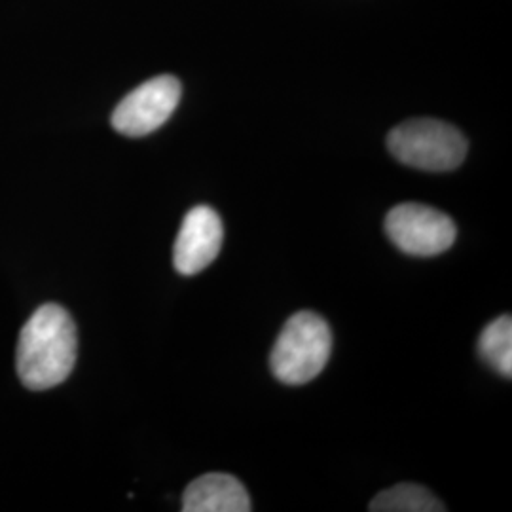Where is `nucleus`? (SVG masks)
Returning a JSON list of instances; mask_svg holds the SVG:
<instances>
[{"label":"nucleus","mask_w":512,"mask_h":512,"mask_svg":"<svg viewBox=\"0 0 512 512\" xmlns=\"http://www.w3.org/2000/svg\"><path fill=\"white\" fill-rule=\"evenodd\" d=\"M78 338L71 313L57 306H40L19 332L16 368L19 380L31 391L63 384L76 363Z\"/></svg>","instance_id":"nucleus-1"},{"label":"nucleus","mask_w":512,"mask_h":512,"mask_svg":"<svg viewBox=\"0 0 512 512\" xmlns=\"http://www.w3.org/2000/svg\"><path fill=\"white\" fill-rule=\"evenodd\" d=\"M330 351L332 332L327 321L313 311H298L281 330L270 366L281 384H308L323 372Z\"/></svg>","instance_id":"nucleus-2"},{"label":"nucleus","mask_w":512,"mask_h":512,"mask_svg":"<svg viewBox=\"0 0 512 512\" xmlns=\"http://www.w3.org/2000/svg\"><path fill=\"white\" fill-rule=\"evenodd\" d=\"M387 147L401 164L421 171H452L469 150L459 129L433 118L408 120L391 129Z\"/></svg>","instance_id":"nucleus-3"},{"label":"nucleus","mask_w":512,"mask_h":512,"mask_svg":"<svg viewBox=\"0 0 512 512\" xmlns=\"http://www.w3.org/2000/svg\"><path fill=\"white\" fill-rule=\"evenodd\" d=\"M385 232L403 253L437 256L448 251L458 228L448 215L421 203H401L385 217Z\"/></svg>","instance_id":"nucleus-4"},{"label":"nucleus","mask_w":512,"mask_h":512,"mask_svg":"<svg viewBox=\"0 0 512 512\" xmlns=\"http://www.w3.org/2000/svg\"><path fill=\"white\" fill-rule=\"evenodd\" d=\"M181 82L162 74L128 93L112 112V128L126 137H145L162 128L181 101Z\"/></svg>","instance_id":"nucleus-5"},{"label":"nucleus","mask_w":512,"mask_h":512,"mask_svg":"<svg viewBox=\"0 0 512 512\" xmlns=\"http://www.w3.org/2000/svg\"><path fill=\"white\" fill-rule=\"evenodd\" d=\"M224 228L219 213L207 205L190 209L173 249V264L181 275L200 274L220 253Z\"/></svg>","instance_id":"nucleus-6"},{"label":"nucleus","mask_w":512,"mask_h":512,"mask_svg":"<svg viewBox=\"0 0 512 512\" xmlns=\"http://www.w3.org/2000/svg\"><path fill=\"white\" fill-rule=\"evenodd\" d=\"M184 512H249L251 499L236 476L207 473L196 478L183 495Z\"/></svg>","instance_id":"nucleus-7"},{"label":"nucleus","mask_w":512,"mask_h":512,"mask_svg":"<svg viewBox=\"0 0 512 512\" xmlns=\"http://www.w3.org/2000/svg\"><path fill=\"white\" fill-rule=\"evenodd\" d=\"M372 512H442L446 507L427 488L397 484L376 495L368 507Z\"/></svg>","instance_id":"nucleus-8"},{"label":"nucleus","mask_w":512,"mask_h":512,"mask_svg":"<svg viewBox=\"0 0 512 512\" xmlns=\"http://www.w3.org/2000/svg\"><path fill=\"white\" fill-rule=\"evenodd\" d=\"M480 357L501 376L512 378V319L501 315L482 330L478 340Z\"/></svg>","instance_id":"nucleus-9"}]
</instances>
